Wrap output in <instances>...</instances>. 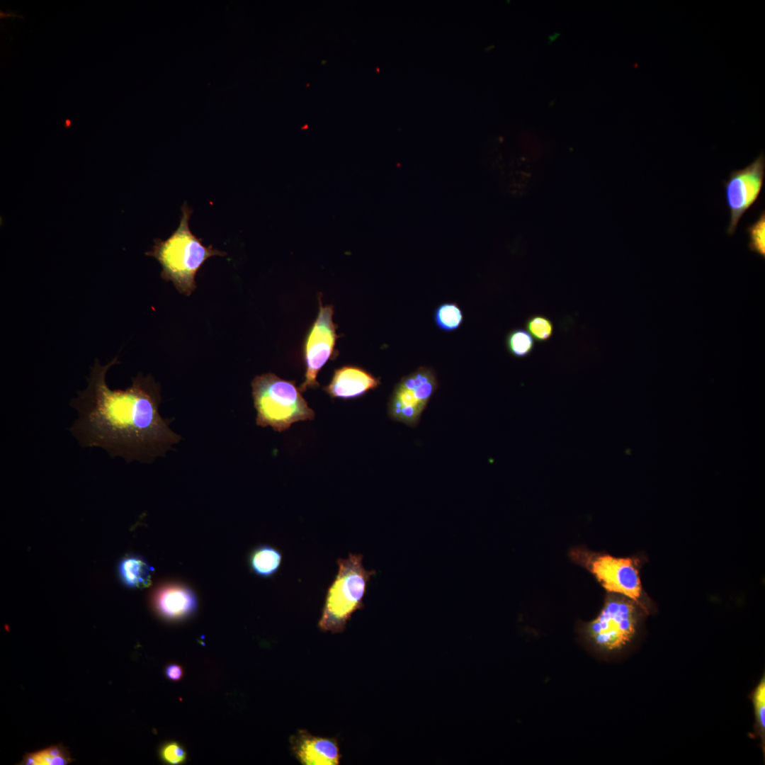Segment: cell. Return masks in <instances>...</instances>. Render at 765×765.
I'll use <instances>...</instances> for the list:
<instances>
[{
  "label": "cell",
  "instance_id": "9a60e30c",
  "mask_svg": "<svg viewBox=\"0 0 765 765\" xmlns=\"http://www.w3.org/2000/svg\"><path fill=\"white\" fill-rule=\"evenodd\" d=\"M74 761L63 744L51 745L33 752H26L20 765H67Z\"/></svg>",
  "mask_w": 765,
  "mask_h": 765
},
{
  "label": "cell",
  "instance_id": "ba28073f",
  "mask_svg": "<svg viewBox=\"0 0 765 765\" xmlns=\"http://www.w3.org/2000/svg\"><path fill=\"white\" fill-rule=\"evenodd\" d=\"M764 174L765 158L761 153L747 166L732 171L729 178L724 181L725 200L730 211L727 234L735 232L742 215L758 199Z\"/></svg>",
  "mask_w": 765,
  "mask_h": 765
},
{
  "label": "cell",
  "instance_id": "9c48e42d",
  "mask_svg": "<svg viewBox=\"0 0 765 765\" xmlns=\"http://www.w3.org/2000/svg\"><path fill=\"white\" fill-rule=\"evenodd\" d=\"M332 306L320 304L318 315L305 339L304 358L305 380L299 387L300 392L319 385L317 375L333 356L337 335L333 322Z\"/></svg>",
  "mask_w": 765,
  "mask_h": 765
},
{
  "label": "cell",
  "instance_id": "7a4b0ae2",
  "mask_svg": "<svg viewBox=\"0 0 765 765\" xmlns=\"http://www.w3.org/2000/svg\"><path fill=\"white\" fill-rule=\"evenodd\" d=\"M178 227L166 240L155 239L152 249L146 253L161 264L162 278L171 281L182 294L189 295L196 288L195 276L204 262L213 256H225V252L205 246L203 239L189 228L192 209L184 202Z\"/></svg>",
  "mask_w": 765,
  "mask_h": 765
},
{
  "label": "cell",
  "instance_id": "30bf717a",
  "mask_svg": "<svg viewBox=\"0 0 765 765\" xmlns=\"http://www.w3.org/2000/svg\"><path fill=\"white\" fill-rule=\"evenodd\" d=\"M295 758L303 765H338L341 754L335 738L314 736L299 730L290 738Z\"/></svg>",
  "mask_w": 765,
  "mask_h": 765
},
{
  "label": "cell",
  "instance_id": "44dd1931",
  "mask_svg": "<svg viewBox=\"0 0 765 765\" xmlns=\"http://www.w3.org/2000/svg\"><path fill=\"white\" fill-rule=\"evenodd\" d=\"M159 756L164 763L177 765L186 761V753L181 745L176 742H167L159 749Z\"/></svg>",
  "mask_w": 765,
  "mask_h": 765
},
{
  "label": "cell",
  "instance_id": "4fadbf2b",
  "mask_svg": "<svg viewBox=\"0 0 765 765\" xmlns=\"http://www.w3.org/2000/svg\"><path fill=\"white\" fill-rule=\"evenodd\" d=\"M118 573L123 584L130 588L142 589L150 585L152 567L142 556L128 554L119 562Z\"/></svg>",
  "mask_w": 765,
  "mask_h": 765
},
{
  "label": "cell",
  "instance_id": "5bb4252c",
  "mask_svg": "<svg viewBox=\"0 0 765 765\" xmlns=\"http://www.w3.org/2000/svg\"><path fill=\"white\" fill-rule=\"evenodd\" d=\"M283 555L277 548L269 545L255 547L249 555V565L256 576L268 578L274 575L282 563Z\"/></svg>",
  "mask_w": 765,
  "mask_h": 765
},
{
  "label": "cell",
  "instance_id": "3957f363",
  "mask_svg": "<svg viewBox=\"0 0 765 765\" xmlns=\"http://www.w3.org/2000/svg\"><path fill=\"white\" fill-rule=\"evenodd\" d=\"M363 558L349 553L347 558L337 560L338 572L327 591L317 624L322 632H343L352 614L363 608L368 583L375 571L366 570Z\"/></svg>",
  "mask_w": 765,
  "mask_h": 765
},
{
  "label": "cell",
  "instance_id": "2e32d148",
  "mask_svg": "<svg viewBox=\"0 0 765 765\" xmlns=\"http://www.w3.org/2000/svg\"><path fill=\"white\" fill-rule=\"evenodd\" d=\"M505 346L511 356L516 358H524L533 352L536 342L526 329L518 327L507 333Z\"/></svg>",
  "mask_w": 765,
  "mask_h": 765
},
{
  "label": "cell",
  "instance_id": "6da1fadb",
  "mask_svg": "<svg viewBox=\"0 0 765 765\" xmlns=\"http://www.w3.org/2000/svg\"><path fill=\"white\" fill-rule=\"evenodd\" d=\"M118 362L116 357L101 365L96 359L86 387L69 402L78 416L69 431L82 448L98 447L112 458L149 463L180 436L159 412V387L150 375L138 374L124 390L108 387L107 371Z\"/></svg>",
  "mask_w": 765,
  "mask_h": 765
},
{
  "label": "cell",
  "instance_id": "ac0fdd59",
  "mask_svg": "<svg viewBox=\"0 0 765 765\" xmlns=\"http://www.w3.org/2000/svg\"><path fill=\"white\" fill-rule=\"evenodd\" d=\"M755 716V734L760 737L762 751L765 752V676L763 675L751 695Z\"/></svg>",
  "mask_w": 765,
  "mask_h": 765
},
{
  "label": "cell",
  "instance_id": "7c38bea8",
  "mask_svg": "<svg viewBox=\"0 0 765 765\" xmlns=\"http://www.w3.org/2000/svg\"><path fill=\"white\" fill-rule=\"evenodd\" d=\"M380 385V380L365 369L345 366L334 370L329 384L324 390L333 398L354 399Z\"/></svg>",
  "mask_w": 765,
  "mask_h": 765
},
{
  "label": "cell",
  "instance_id": "52a82bcc",
  "mask_svg": "<svg viewBox=\"0 0 765 765\" xmlns=\"http://www.w3.org/2000/svg\"><path fill=\"white\" fill-rule=\"evenodd\" d=\"M438 387V380L434 370L426 366L419 367L395 385L387 404L389 416L409 426H416Z\"/></svg>",
  "mask_w": 765,
  "mask_h": 765
},
{
  "label": "cell",
  "instance_id": "8992f818",
  "mask_svg": "<svg viewBox=\"0 0 765 765\" xmlns=\"http://www.w3.org/2000/svg\"><path fill=\"white\" fill-rule=\"evenodd\" d=\"M568 557L591 574L608 593L620 594L640 604L642 589L636 559L617 557L584 546L572 547Z\"/></svg>",
  "mask_w": 765,
  "mask_h": 765
},
{
  "label": "cell",
  "instance_id": "e0dca14e",
  "mask_svg": "<svg viewBox=\"0 0 765 765\" xmlns=\"http://www.w3.org/2000/svg\"><path fill=\"white\" fill-rule=\"evenodd\" d=\"M436 327L446 332L458 329L463 322V314L455 302H447L440 304L434 313Z\"/></svg>",
  "mask_w": 765,
  "mask_h": 765
},
{
  "label": "cell",
  "instance_id": "8fae6325",
  "mask_svg": "<svg viewBox=\"0 0 765 765\" xmlns=\"http://www.w3.org/2000/svg\"><path fill=\"white\" fill-rule=\"evenodd\" d=\"M152 604L157 614L164 619L181 620L196 613L198 600L189 587L173 583L163 585L156 591Z\"/></svg>",
  "mask_w": 765,
  "mask_h": 765
},
{
  "label": "cell",
  "instance_id": "277c9868",
  "mask_svg": "<svg viewBox=\"0 0 765 765\" xmlns=\"http://www.w3.org/2000/svg\"><path fill=\"white\" fill-rule=\"evenodd\" d=\"M251 386L257 425L281 432L295 422L314 418L295 381L268 373L255 377Z\"/></svg>",
  "mask_w": 765,
  "mask_h": 765
},
{
  "label": "cell",
  "instance_id": "d6986e66",
  "mask_svg": "<svg viewBox=\"0 0 765 765\" xmlns=\"http://www.w3.org/2000/svg\"><path fill=\"white\" fill-rule=\"evenodd\" d=\"M525 328L539 344L548 341L554 332L552 322L548 317L540 314L529 316L525 322Z\"/></svg>",
  "mask_w": 765,
  "mask_h": 765
},
{
  "label": "cell",
  "instance_id": "ffe728a7",
  "mask_svg": "<svg viewBox=\"0 0 765 765\" xmlns=\"http://www.w3.org/2000/svg\"><path fill=\"white\" fill-rule=\"evenodd\" d=\"M747 232L749 234L748 246L752 251L759 256H765V212L764 210L760 214L758 219L747 227Z\"/></svg>",
  "mask_w": 765,
  "mask_h": 765
},
{
  "label": "cell",
  "instance_id": "7402d4cb",
  "mask_svg": "<svg viewBox=\"0 0 765 765\" xmlns=\"http://www.w3.org/2000/svg\"><path fill=\"white\" fill-rule=\"evenodd\" d=\"M164 673L169 679L171 681H178L183 676V671L180 665L171 664L166 667Z\"/></svg>",
  "mask_w": 765,
  "mask_h": 765
},
{
  "label": "cell",
  "instance_id": "603a6c76",
  "mask_svg": "<svg viewBox=\"0 0 765 765\" xmlns=\"http://www.w3.org/2000/svg\"><path fill=\"white\" fill-rule=\"evenodd\" d=\"M0 16H1V18L8 17V16H17V17H21L22 18H23V16H22L16 15L14 13H12V12L5 13V12L2 11L1 10L0 11Z\"/></svg>",
  "mask_w": 765,
  "mask_h": 765
},
{
  "label": "cell",
  "instance_id": "5b68a950",
  "mask_svg": "<svg viewBox=\"0 0 765 765\" xmlns=\"http://www.w3.org/2000/svg\"><path fill=\"white\" fill-rule=\"evenodd\" d=\"M638 604L613 593H607L598 616L579 625L584 641L601 652L620 650L634 638L639 620Z\"/></svg>",
  "mask_w": 765,
  "mask_h": 765
}]
</instances>
